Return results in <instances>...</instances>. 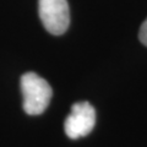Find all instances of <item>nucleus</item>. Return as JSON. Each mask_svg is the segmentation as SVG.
I'll return each instance as SVG.
<instances>
[{
    "mask_svg": "<svg viewBox=\"0 0 147 147\" xmlns=\"http://www.w3.org/2000/svg\"><path fill=\"white\" fill-rule=\"evenodd\" d=\"M96 124V110L88 102H77L72 104L71 113L67 115L64 129L67 137L76 140L88 135Z\"/></svg>",
    "mask_w": 147,
    "mask_h": 147,
    "instance_id": "obj_3",
    "label": "nucleus"
},
{
    "mask_svg": "<svg viewBox=\"0 0 147 147\" xmlns=\"http://www.w3.org/2000/svg\"><path fill=\"white\" fill-rule=\"evenodd\" d=\"M38 13L49 33L60 36L69 28L70 11L67 0H38Z\"/></svg>",
    "mask_w": 147,
    "mask_h": 147,
    "instance_id": "obj_2",
    "label": "nucleus"
},
{
    "mask_svg": "<svg viewBox=\"0 0 147 147\" xmlns=\"http://www.w3.org/2000/svg\"><path fill=\"white\" fill-rule=\"evenodd\" d=\"M139 38L141 40V43L147 47V18L144 21V24L140 27V32H139Z\"/></svg>",
    "mask_w": 147,
    "mask_h": 147,
    "instance_id": "obj_4",
    "label": "nucleus"
},
{
    "mask_svg": "<svg viewBox=\"0 0 147 147\" xmlns=\"http://www.w3.org/2000/svg\"><path fill=\"white\" fill-rule=\"evenodd\" d=\"M24 110L28 115H39L49 105L52 87L43 77L34 72H26L21 77Z\"/></svg>",
    "mask_w": 147,
    "mask_h": 147,
    "instance_id": "obj_1",
    "label": "nucleus"
}]
</instances>
